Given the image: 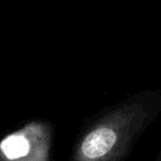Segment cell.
I'll use <instances>...</instances> for the list:
<instances>
[{
	"mask_svg": "<svg viewBox=\"0 0 161 161\" xmlns=\"http://www.w3.org/2000/svg\"><path fill=\"white\" fill-rule=\"evenodd\" d=\"M160 112V91L147 89L128 96L92 119L70 161H123Z\"/></svg>",
	"mask_w": 161,
	"mask_h": 161,
	"instance_id": "1",
	"label": "cell"
},
{
	"mask_svg": "<svg viewBox=\"0 0 161 161\" xmlns=\"http://www.w3.org/2000/svg\"><path fill=\"white\" fill-rule=\"evenodd\" d=\"M52 127L31 121L0 141V161H49Z\"/></svg>",
	"mask_w": 161,
	"mask_h": 161,
	"instance_id": "2",
	"label": "cell"
},
{
	"mask_svg": "<svg viewBox=\"0 0 161 161\" xmlns=\"http://www.w3.org/2000/svg\"><path fill=\"white\" fill-rule=\"evenodd\" d=\"M160 161H161V155H160Z\"/></svg>",
	"mask_w": 161,
	"mask_h": 161,
	"instance_id": "3",
	"label": "cell"
}]
</instances>
